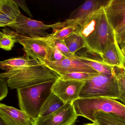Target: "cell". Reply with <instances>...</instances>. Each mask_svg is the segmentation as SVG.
Listing matches in <instances>:
<instances>
[{
	"mask_svg": "<svg viewBox=\"0 0 125 125\" xmlns=\"http://www.w3.org/2000/svg\"><path fill=\"white\" fill-rule=\"evenodd\" d=\"M124 42H125V41H124Z\"/></svg>",
	"mask_w": 125,
	"mask_h": 125,
	"instance_id": "cell-35",
	"label": "cell"
},
{
	"mask_svg": "<svg viewBox=\"0 0 125 125\" xmlns=\"http://www.w3.org/2000/svg\"><path fill=\"white\" fill-rule=\"evenodd\" d=\"M54 81L41 84L17 89L20 110L35 120L39 116L44 103L52 93Z\"/></svg>",
	"mask_w": 125,
	"mask_h": 125,
	"instance_id": "cell-3",
	"label": "cell"
},
{
	"mask_svg": "<svg viewBox=\"0 0 125 125\" xmlns=\"http://www.w3.org/2000/svg\"><path fill=\"white\" fill-rule=\"evenodd\" d=\"M79 33L88 52L100 57L107 46L116 40L115 31L108 21L104 7L88 17L81 26Z\"/></svg>",
	"mask_w": 125,
	"mask_h": 125,
	"instance_id": "cell-1",
	"label": "cell"
},
{
	"mask_svg": "<svg viewBox=\"0 0 125 125\" xmlns=\"http://www.w3.org/2000/svg\"><path fill=\"white\" fill-rule=\"evenodd\" d=\"M44 65L61 76L76 72L98 73L83 62L79 56L74 58H66L60 61H47Z\"/></svg>",
	"mask_w": 125,
	"mask_h": 125,
	"instance_id": "cell-10",
	"label": "cell"
},
{
	"mask_svg": "<svg viewBox=\"0 0 125 125\" xmlns=\"http://www.w3.org/2000/svg\"><path fill=\"white\" fill-rule=\"evenodd\" d=\"M60 77V75L44 65L5 72L0 74V78L7 79L8 87L17 90L54 81Z\"/></svg>",
	"mask_w": 125,
	"mask_h": 125,
	"instance_id": "cell-2",
	"label": "cell"
},
{
	"mask_svg": "<svg viewBox=\"0 0 125 125\" xmlns=\"http://www.w3.org/2000/svg\"><path fill=\"white\" fill-rule=\"evenodd\" d=\"M120 95L115 73L113 74L99 73L85 81L79 98L105 97L118 99Z\"/></svg>",
	"mask_w": 125,
	"mask_h": 125,
	"instance_id": "cell-5",
	"label": "cell"
},
{
	"mask_svg": "<svg viewBox=\"0 0 125 125\" xmlns=\"http://www.w3.org/2000/svg\"><path fill=\"white\" fill-rule=\"evenodd\" d=\"M37 38L43 41L48 46L50 52V61H60L66 58L56 47L54 41L48 37Z\"/></svg>",
	"mask_w": 125,
	"mask_h": 125,
	"instance_id": "cell-22",
	"label": "cell"
},
{
	"mask_svg": "<svg viewBox=\"0 0 125 125\" xmlns=\"http://www.w3.org/2000/svg\"><path fill=\"white\" fill-rule=\"evenodd\" d=\"M83 125H100L96 122H93V123H89L85 124Z\"/></svg>",
	"mask_w": 125,
	"mask_h": 125,
	"instance_id": "cell-30",
	"label": "cell"
},
{
	"mask_svg": "<svg viewBox=\"0 0 125 125\" xmlns=\"http://www.w3.org/2000/svg\"><path fill=\"white\" fill-rule=\"evenodd\" d=\"M109 1V0H86L72 12L68 19L76 21L81 27L90 14L105 7Z\"/></svg>",
	"mask_w": 125,
	"mask_h": 125,
	"instance_id": "cell-13",
	"label": "cell"
},
{
	"mask_svg": "<svg viewBox=\"0 0 125 125\" xmlns=\"http://www.w3.org/2000/svg\"><path fill=\"white\" fill-rule=\"evenodd\" d=\"M14 0L16 3L17 5L20 6L30 17H33L32 15L30 12L29 8L28 7L25 0Z\"/></svg>",
	"mask_w": 125,
	"mask_h": 125,
	"instance_id": "cell-29",
	"label": "cell"
},
{
	"mask_svg": "<svg viewBox=\"0 0 125 125\" xmlns=\"http://www.w3.org/2000/svg\"><path fill=\"white\" fill-rule=\"evenodd\" d=\"M7 81L3 78H0V100L5 98L8 93Z\"/></svg>",
	"mask_w": 125,
	"mask_h": 125,
	"instance_id": "cell-27",
	"label": "cell"
},
{
	"mask_svg": "<svg viewBox=\"0 0 125 125\" xmlns=\"http://www.w3.org/2000/svg\"><path fill=\"white\" fill-rule=\"evenodd\" d=\"M77 117L72 104H66L52 114L39 117L33 125H73Z\"/></svg>",
	"mask_w": 125,
	"mask_h": 125,
	"instance_id": "cell-8",
	"label": "cell"
},
{
	"mask_svg": "<svg viewBox=\"0 0 125 125\" xmlns=\"http://www.w3.org/2000/svg\"><path fill=\"white\" fill-rule=\"evenodd\" d=\"M83 62L97 72L102 74H113L115 73L114 66L108 65L102 60H99L88 57L79 56Z\"/></svg>",
	"mask_w": 125,
	"mask_h": 125,
	"instance_id": "cell-20",
	"label": "cell"
},
{
	"mask_svg": "<svg viewBox=\"0 0 125 125\" xmlns=\"http://www.w3.org/2000/svg\"><path fill=\"white\" fill-rule=\"evenodd\" d=\"M80 25L73 20L68 19L62 22H56L51 25L53 32L47 36L52 40H65L72 34L79 32Z\"/></svg>",
	"mask_w": 125,
	"mask_h": 125,
	"instance_id": "cell-15",
	"label": "cell"
},
{
	"mask_svg": "<svg viewBox=\"0 0 125 125\" xmlns=\"http://www.w3.org/2000/svg\"><path fill=\"white\" fill-rule=\"evenodd\" d=\"M42 65L39 61L27 55L9 58L0 62V68L5 72Z\"/></svg>",
	"mask_w": 125,
	"mask_h": 125,
	"instance_id": "cell-17",
	"label": "cell"
},
{
	"mask_svg": "<svg viewBox=\"0 0 125 125\" xmlns=\"http://www.w3.org/2000/svg\"><path fill=\"white\" fill-rule=\"evenodd\" d=\"M0 117L6 125H33V121L24 111L2 104H0Z\"/></svg>",
	"mask_w": 125,
	"mask_h": 125,
	"instance_id": "cell-11",
	"label": "cell"
},
{
	"mask_svg": "<svg viewBox=\"0 0 125 125\" xmlns=\"http://www.w3.org/2000/svg\"><path fill=\"white\" fill-rule=\"evenodd\" d=\"M66 46L73 54L83 48L85 47V43L79 32L75 33L64 40Z\"/></svg>",
	"mask_w": 125,
	"mask_h": 125,
	"instance_id": "cell-21",
	"label": "cell"
},
{
	"mask_svg": "<svg viewBox=\"0 0 125 125\" xmlns=\"http://www.w3.org/2000/svg\"><path fill=\"white\" fill-rule=\"evenodd\" d=\"M101 57L103 62L114 67L122 68L125 63V56L116 39L107 46Z\"/></svg>",
	"mask_w": 125,
	"mask_h": 125,
	"instance_id": "cell-16",
	"label": "cell"
},
{
	"mask_svg": "<svg viewBox=\"0 0 125 125\" xmlns=\"http://www.w3.org/2000/svg\"><path fill=\"white\" fill-rule=\"evenodd\" d=\"M120 45L121 47H125V42H124L121 43Z\"/></svg>",
	"mask_w": 125,
	"mask_h": 125,
	"instance_id": "cell-32",
	"label": "cell"
},
{
	"mask_svg": "<svg viewBox=\"0 0 125 125\" xmlns=\"http://www.w3.org/2000/svg\"><path fill=\"white\" fill-rule=\"evenodd\" d=\"M52 40L54 41L56 47L66 58H74L77 57L78 55L76 54H73L71 52L66 46L64 39H58Z\"/></svg>",
	"mask_w": 125,
	"mask_h": 125,
	"instance_id": "cell-26",
	"label": "cell"
},
{
	"mask_svg": "<svg viewBox=\"0 0 125 125\" xmlns=\"http://www.w3.org/2000/svg\"><path fill=\"white\" fill-rule=\"evenodd\" d=\"M99 73L76 72L65 74L60 76V78L64 80H72L77 81H84L88 80L99 74Z\"/></svg>",
	"mask_w": 125,
	"mask_h": 125,
	"instance_id": "cell-25",
	"label": "cell"
},
{
	"mask_svg": "<svg viewBox=\"0 0 125 125\" xmlns=\"http://www.w3.org/2000/svg\"><path fill=\"white\" fill-rule=\"evenodd\" d=\"M72 104L77 116L93 122V115L98 111L113 113L125 119V105L115 99L105 97L79 98Z\"/></svg>",
	"mask_w": 125,
	"mask_h": 125,
	"instance_id": "cell-4",
	"label": "cell"
},
{
	"mask_svg": "<svg viewBox=\"0 0 125 125\" xmlns=\"http://www.w3.org/2000/svg\"><path fill=\"white\" fill-rule=\"evenodd\" d=\"M21 13L14 0H0V27H8L16 22Z\"/></svg>",
	"mask_w": 125,
	"mask_h": 125,
	"instance_id": "cell-14",
	"label": "cell"
},
{
	"mask_svg": "<svg viewBox=\"0 0 125 125\" xmlns=\"http://www.w3.org/2000/svg\"><path fill=\"white\" fill-rule=\"evenodd\" d=\"M115 69L120 90V95L118 100L125 105V72L123 68L115 67Z\"/></svg>",
	"mask_w": 125,
	"mask_h": 125,
	"instance_id": "cell-24",
	"label": "cell"
},
{
	"mask_svg": "<svg viewBox=\"0 0 125 125\" xmlns=\"http://www.w3.org/2000/svg\"><path fill=\"white\" fill-rule=\"evenodd\" d=\"M8 27L20 35L32 38H40L49 36L50 34L46 30L51 28V25L32 19L21 13L16 22Z\"/></svg>",
	"mask_w": 125,
	"mask_h": 125,
	"instance_id": "cell-7",
	"label": "cell"
},
{
	"mask_svg": "<svg viewBox=\"0 0 125 125\" xmlns=\"http://www.w3.org/2000/svg\"><path fill=\"white\" fill-rule=\"evenodd\" d=\"M94 122L100 125H125V119L112 113L98 111L94 113Z\"/></svg>",
	"mask_w": 125,
	"mask_h": 125,
	"instance_id": "cell-18",
	"label": "cell"
},
{
	"mask_svg": "<svg viewBox=\"0 0 125 125\" xmlns=\"http://www.w3.org/2000/svg\"><path fill=\"white\" fill-rule=\"evenodd\" d=\"M121 47V51L125 57V47Z\"/></svg>",
	"mask_w": 125,
	"mask_h": 125,
	"instance_id": "cell-31",
	"label": "cell"
},
{
	"mask_svg": "<svg viewBox=\"0 0 125 125\" xmlns=\"http://www.w3.org/2000/svg\"><path fill=\"white\" fill-rule=\"evenodd\" d=\"M60 77L55 81L52 87V92L65 104H72L79 98L80 91L85 82L64 80Z\"/></svg>",
	"mask_w": 125,
	"mask_h": 125,
	"instance_id": "cell-9",
	"label": "cell"
},
{
	"mask_svg": "<svg viewBox=\"0 0 125 125\" xmlns=\"http://www.w3.org/2000/svg\"><path fill=\"white\" fill-rule=\"evenodd\" d=\"M17 41L15 36L5 32H0V48L7 51H10Z\"/></svg>",
	"mask_w": 125,
	"mask_h": 125,
	"instance_id": "cell-23",
	"label": "cell"
},
{
	"mask_svg": "<svg viewBox=\"0 0 125 125\" xmlns=\"http://www.w3.org/2000/svg\"><path fill=\"white\" fill-rule=\"evenodd\" d=\"M2 30L15 36L17 43L22 45L23 50L27 55L38 60L43 65L47 61H50V51L48 46L43 41L37 38L20 35L8 28H4Z\"/></svg>",
	"mask_w": 125,
	"mask_h": 125,
	"instance_id": "cell-6",
	"label": "cell"
},
{
	"mask_svg": "<svg viewBox=\"0 0 125 125\" xmlns=\"http://www.w3.org/2000/svg\"><path fill=\"white\" fill-rule=\"evenodd\" d=\"M65 103L52 92L43 104L39 117H43L54 112L63 106Z\"/></svg>",
	"mask_w": 125,
	"mask_h": 125,
	"instance_id": "cell-19",
	"label": "cell"
},
{
	"mask_svg": "<svg viewBox=\"0 0 125 125\" xmlns=\"http://www.w3.org/2000/svg\"><path fill=\"white\" fill-rule=\"evenodd\" d=\"M104 9L115 32L125 24V0H109Z\"/></svg>",
	"mask_w": 125,
	"mask_h": 125,
	"instance_id": "cell-12",
	"label": "cell"
},
{
	"mask_svg": "<svg viewBox=\"0 0 125 125\" xmlns=\"http://www.w3.org/2000/svg\"><path fill=\"white\" fill-rule=\"evenodd\" d=\"M0 125H6L1 120H0Z\"/></svg>",
	"mask_w": 125,
	"mask_h": 125,
	"instance_id": "cell-33",
	"label": "cell"
},
{
	"mask_svg": "<svg viewBox=\"0 0 125 125\" xmlns=\"http://www.w3.org/2000/svg\"><path fill=\"white\" fill-rule=\"evenodd\" d=\"M122 68H123V70H124V72H125V64H124L123 67Z\"/></svg>",
	"mask_w": 125,
	"mask_h": 125,
	"instance_id": "cell-34",
	"label": "cell"
},
{
	"mask_svg": "<svg viewBox=\"0 0 125 125\" xmlns=\"http://www.w3.org/2000/svg\"><path fill=\"white\" fill-rule=\"evenodd\" d=\"M117 42L119 45L125 41V24L115 32Z\"/></svg>",
	"mask_w": 125,
	"mask_h": 125,
	"instance_id": "cell-28",
	"label": "cell"
}]
</instances>
